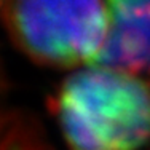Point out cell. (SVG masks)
Masks as SVG:
<instances>
[{
	"label": "cell",
	"instance_id": "cell-1",
	"mask_svg": "<svg viewBox=\"0 0 150 150\" xmlns=\"http://www.w3.org/2000/svg\"><path fill=\"white\" fill-rule=\"evenodd\" d=\"M72 150H137L150 137V90L131 74L93 67L46 98Z\"/></svg>",
	"mask_w": 150,
	"mask_h": 150
},
{
	"label": "cell",
	"instance_id": "cell-2",
	"mask_svg": "<svg viewBox=\"0 0 150 150\" xmlns=\"http://www.w3.org/2000/svg\"><path fill=\"white\" fill-rule=\"evenodd\" d=\"M3 19L15 43L38 64H94L110 29L107 3L80 0L3 2Z\"/></svg>",
	"mask_w": 150,
	"mask_h": 150
},
{
	"label": "cell",
	"instance_id": "cell-3",
	"mask_svg": "<svg viewBox=\"0 0 150 150\" xmlns=\"http://www.w3.org/2000/svg\"><path fill=\"white\" fill-rule=\"evenodd\" d=\"M107 6L112 26L93 66L125 74L150 69V2L113 0Z\"/></svg>",
	"mask_w": 150,
	"mask_h": 150
}]
</instances>
